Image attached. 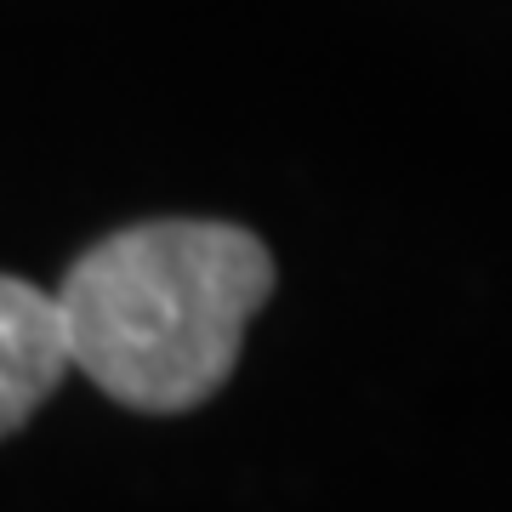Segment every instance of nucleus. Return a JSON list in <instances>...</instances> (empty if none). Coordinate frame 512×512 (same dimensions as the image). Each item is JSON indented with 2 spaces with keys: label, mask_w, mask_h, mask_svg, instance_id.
Returning a JSON list of instances; mask_svg holds the SVG:
<instances>
[{
  "label": "nucleus",
  "mask_w": 512,
  "mask_h": 512,
  "mask_svg": "<svg viewBox=\"0 0 512 512\" xmlns=\"http://www.w3.org/2000/svg\"><path fill=\"white\" fill-rule=\"evenodd\" d=\"M274 291V256L251 228L165 217L120 228L57 285L69 370L114 404L177 416L217 393Z\"/></svg>",
  "instance_id": "f257e3e1"
},
{
  "label": "nucleus",
  "mask_w": 512,
  "mask_h": 512,
  "mask_svg": "<svg viewBox=\"0 0 512 512\" xmlns=\"http://www.w3.org/2000/svg\"><path fill=\"white\" fill-rule=\"evenodd\" d=\"M63 376H69V342L57 296L0 274V439H12L57 393Z\"/></svg>",
  "instance_id": "f03ea898"
}]
</instances>
